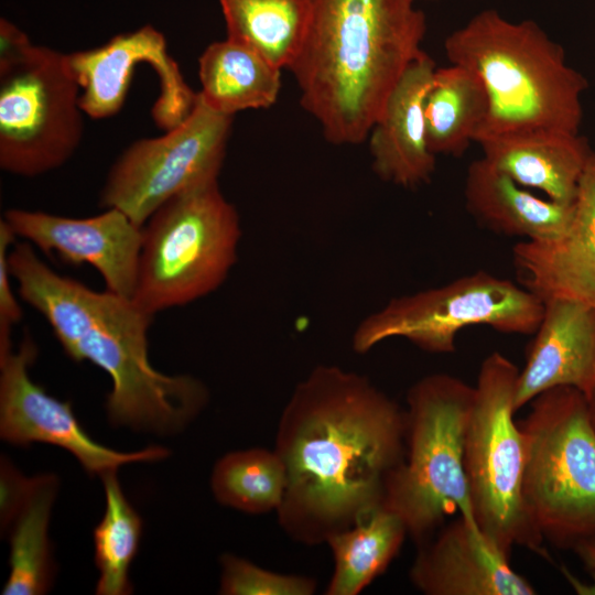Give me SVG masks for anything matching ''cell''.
<instances>
[{"instance_id": "1", "label": "cell", "mask_w": 595, "mask_h": 595, "mask_svg": "<svg viewBox=\"0 0 595 595\" xmlns=\"http://www.w3.org/2000/svg\"><path fill=\"white\" fill-rule=\"evenodd\" d=\"M405 447L407 414L391 398L357 372L315 367L279 420L274 450L286 472L279 524L313 545L366 519L383 506Z\"/></svg>"}, {"instance_id": "2", "label": "cell", "mask_w": 595, "mask_h": 595, "mask_svg": "<svg viewBox=\"0 0 595 595\" xmlns=\"http://www.w3.org/2000/svg\"><path fill=\"white\" fill-rule=\"evenodd\" d=\"M9 266L20 298L47 321L66 355L109 375L106 408L112 424L170 434L207 404L208 390L201 380L152 367L148 331L153 315L132 299L58 274L28 241L14 244Z\"/></svg>"}, {"instance_id": "3", "label": "cell", "mask_w": 595, "mask_h": 595, "mask_svg": "<svg viewBox=\"0 0 595 595\" xmlns=\"http://www.w3.org/2000/svg\"><path fill=\"white\" fill-rule=\"evenodd\" d=\"M303 47L290 67L301 105L334 144L366 140L421 50L426 22L412 0H312Z\"/></svg>"}, {"instance_id": "4", "label": "cell", "mask_w": 595, "mask_h": 595, "mask_svg": "<svg viewBox=\"0 0 595 595\" xmlns=\"http://www.w3.org/2000/svg\"><path fill=\"white\" fill-rule=\"evenodd\" d=\"M444 50L451 64L476 72L487 90L476 142L534 130L580 133L587 80L534 21L484 10L453 31Z\"/></svg>"}, {"instance_id": "5", "label": "cell", "mask_w": 595, "mask_h": 595, "mask_svg": "<svg viewBox=\"0 0 595 595\" xmlns=\"http://www.w3.org/2000/svg\"><path fill=\"white\" fill-rule=\"evenodd\" d=\"M473 400L474 387L447 374L425 376L408 391L405 456L387 479L383 507L418 545L448 515L475 520L464 469Z\"/></svg>"}, {"instance_id": "6", "label": "cell", "mask_w": 595, "mask_h": 595, "mask_svg": "<svg viewBox=\"0 0 595 595\" xmlns=\"http://www.w3.org/2000/svg\"><path fill=\"white\" fill-rule=\"evenodd\" d=\"M519 424L522 496L542 537L559 549L595 540V428L585 396L569 386L538 394Z\"/></svg>"}, {"instance_id": "7", "label": "cell", "mask_w": 595, "mask_h": 595, "mask_svg": "<svg viewBox=\"0 0 595 595\" xmlns=\"http://www.w3.org/2000/svg\"><path fill=\"white\" fill-rule=\"evenodd\" d=\"M239 215L218 181L164 203L143 226L133 301L151 315L217 290L238 256Z\"/></svg>"}, {"instance_id": "8", "label": "cell", "mask_w": 595, "mask_h": 595, "mask_svg": "<svg viewBox=\"0 0 595 595\" xmlns=\"http://www.w3.org/2000/svg\"><path fill=\"white\" fill-rule=\"evenodd\" d=\"M519 369L498 351L482 363L464 444L474 519L505 553L515 545L539 552L542 537L523 501V436L513 420Z\"/></svg>"}, {"instance_id": "9", "label": "cell", "mask_w": 595, "mask_h": 595, "mask_svg": "<svg viewBox=\"0 0 595 595\" xmlns=\"http://www.w3.org/2000/svg\"><path fill=\"white\" fill-rule=\"evenodd\" d=\"M542 313L543 302L529 290L479 271L391 299L357 325L351 344L356 353L365 354L386 339L401 337L428 353L448 354L467 326L533 334Z\"/></svg>"}, {"instance_id": "10", "label": "cell", "mask_w": 595, "mask_h": 595, "mask_svg": "<svg viewBox=\"0 0 595 595\" xmlns=\"http://www.w3.org/2000/svg\"><path fill=\"white\" fill-rule=\"evenodd\" d=\"M79 86L67 54L33 45L0 71V166L25 177L63 165L83 137Z\"/></svg>"}, {"instance_id": "11", "label": "cell", "mask_w": 595, "mask_h": 595, "mask_svg": "<svg viewBox=\"0 0 595 595\" xmlns=\"http://www.w3.org/2000/svg\"><path fill=\"white\" fill-rule=\"evenodd\" d=\"M232 116L216 111L197 93L193 109L176 127L130 144L111 165L99 204L143 227L172 197L218 181Z\"/></svg>"}, {"instance_id": "12", "label": "cell", "mask_w": 595, "mask_h": 595, "mask_svg": "<svg viewBox=\"0 0 595 595\" xmlns=\"http://www.w3.org/2000/svg\"><path fill=\"white\" fill-rule=\"evenodd\" d=\"M37 355L26 337L17 350L0 349V435L6 442L26 446L34 442L71 452L89 474L117 470L121 465L165 458L169 451L150 446L118 452L91 440L79 425L68 402L48 394L35 383L29 368Z\"/></svg>"}, {"instance_id": "13", "label": "cell", "mask_w": 595, "mask_h": 595, "mask_svg": "<svg viewBox=\"0 0 595 595\" xmlns=\"http://www.w3.org/2000/svg\"><path fill=\"white\" fill-rule=\"evenodd\" d=\"M79 86V105L93 119L116 115L122 107L138 64H149L158 75L160 94L152 108L154 122L164 131L180 125L194 107L197 93L185 82L169 54L161 32L144 25L118 34L98 47L67 54Z\"/></svg>"}, {"instance_id": "14", "label": "cell", "mask_w": 595, "mask_h": 595, "mask_svg": "<svg viewBox=\"0 0 595 595\" xmlns=\"http://www.w3.org/2000/svg\"><path fill=\"white\" fill-rule=\"evenodd\" d=\"M3 219L17 237L64 263L94 267L107 290L133 299L143 227L121 210L107 208L96 216L72 218L11 208Z\"/></svg>"}, {"instance_id": "15", "label": "cell", "mask_w": 595, "mask_h": 595, "mask_svg": "<svg viewBox=\"0 0 595 595\" xmlns=\"http://www.w3.org/2000/svg\"><path fill=\"white\" fill-rule=\"evenodd\" d=\"M509 559L475 520L458 515L436 538L419 545L410 578L426 595L536 594Z\"/></svg>"}, {"instance_id": "16", "label": "cell", "mask_w": 595, "mask_h": 595, "mask_svg": "<svg viewBox=\"0 0 595 595\" xmlns=\"http://www.w3.org/2000/svg\"><path fill=\"white\" fill-rule=\"evenodd\" d=\"M523 288L542 302L571 299L595 306V158L592 153L560 236L522 240L512 250Z\"/></svg>"}, {"instance_id": "17", "label": "cell", "mask_w": 595, "mask_h": 595, "mask_svg": "<svg viewBox=\"0 0 595 595\" xmlns=\"http://www.w3.org/2000/svg\"><path fill=\"white\" fill-rule=\"evenodd\" d=\"M534 334L519 370L515 411L554 387L587 396L595 381V306L571 299L545 301Z\"/></svg>"}, {"instance_id": "18", "label": "cell", "mask_w": 595, "mask_h": 595, "mask_svg": "<svg viewBox=\"0 0 595 595\" xmlns=\"http://www.w3.org/2000/svg\"><path fill=\"white\" fill-rule=\"evenodd\" d=\"M436 67L424 52L390 91L369 137L374 172L403 187L429 183L435 154L426 139L424 104Z\"/></svg>"}, {"instance_id": "19", "label": "cell", "mask_w": 595, "mask_h": 595, "mask_svg": "<svg viewBox=\"0 0 595 595\" xmlns=\"http://www.w3.org/2000/svg\"><path fill=\"white\" fill-rule=\"evenodd\" d=\"M484 159L521 186L538 188L548 198L573 204L592 155L580 133L534 130L478 141Z\"/></svg>"}, {"instance_id": "20", "label": "cell", "mask_w": 595, "mask_h": 595, "mask_svg": "<svg viewBox=\"0 0 595 595\" xmlns=\"http://www.w3.org/2000/svg\"><path fill=\"white\" fill-rule=\"evenodd\" d=\"M464 196L468 212L482 225L524 240L556 238L573 216V204L533 195L484 158L469 164Z\"/></svg>"}, {"instance_id": "21", "label": "cell", "mask_w": 595, "mask_h": 595, "mask_svg": "<svg viewBox=\"0 0 595 595\" xmlns=\"http://www.w3.org/2000/svg\"><path fill=\"white\" fill-rule=\"evenodd\" d=\"M198 93L204 101L228 116L271 107L281 88V68L228 37L204 50L198 60Z\"/></svg>"}, {"instance_id": "22", "label": "cell", "mask_w": 595, "mask_h": 595, "mask_svg": "<svg viewBox=\"0 0 595 595\" xmlns=\"http://www.w3.org/2000/svg\"><path fill=\"white\" fill-rule=\"evenodd\" d=\"M488 110L479 75L461 65L436 68L424 104L430 150L459 156L476 140Z\"/></svg>"}, {"instance_id": "23", "label": "cell", "mask_w": 595, "mask_h": 595, "mask_svg": "<svg viewBox=\"0 0 595 595\" xmlns=\"http://www.w3.org/2000/svg\"><path fill=\"white\" fill-rule=\"evenodd\" d=\"M57 486L54 475L28 478L10 520V574L3 595H40L50 588L53 563L48 522Z\"/></svg>"}, {"instance_id": "24", "label": "cell", "mask_w": 595, "mask_h": 595, "mask_svg": "<svg viewBox=\"0 0 595 595\" xmlns=\"http://www.w3.org/2000/svg\"><path fill=\"white\" fill-rule=\"evenodd\" d=\"M219 4L228 39L290 69L310 29L312 0H219Z\"/></svg>"}, {"instance_id": "25", "label": "cell", "mask_w": 595, "mask_h": 595, "mask_svg": "<svg viewBox=\"0 0 595 595\" xmlns=\"http://www.w3.org/2000/svg\"><path fill=\"white\" fill-rule=\"evenodd\" d=\"M405 536L402 520L383 506L353 527L331 536L326 543L335 565L326 594H359L386 571Z\"/></svg>"}, {"instance_id": "26", "label": "cell", "mask_w": 595, "mask_h": 595, "mask_svg": "<svg viewBox=\"0 0 595 595\" xmlns=\"http://www.w3.org/2000/svg\"><path fill=\"white\" fill-rule=\"evenodd\" d=\"M285 487V466L275 450L255 447L227 453L212 474L215 498L248 513L277 511Z\"/></svg>"}, {"instance_id": "27", "label": "cell", "mask_w": 595, "mask_h": 595, "mask_svg": "<svg viewBox=\"0 0 595 595\" xmlns=\"http://www.w3.org/2000/svg\"><path fill=\"white\" fill-rule=\"evenodd\" d=\"M117 470L102 474L106 510L94 529L95 563L99 570L96 594L127 595L132 591L129 567L138 552L142 520L127 500Z\"/></svg>"}, {"instance_id": "28", "label": "cell", "mask_w": 595, "mask_h": 595, "mask_svg": "<svg viewBox=\"0 0 595 595\" xmlns=\"http://www.w3.org/2000/svg\"><path fill=\"white\" fill-rule=\"evenodd\" d=\"M220 594L225 595H312L316 581L301 575L264 570L231 554L221 556Z\"/></svg>"}, {"instance_id": "29", "label": "cell", "mask_w": 595, "mask_h": 595, "mask_svg": "<svg viewBox=\"0 0 595 595\" xmlns=\"http://www.w3.org/2000/svg\"><path fill=\"white\" fill-rule=\"evenodd\" d=\"M17 236L2 218L0 220V349L12 347L11 329L22 318V309L13 293L9 266L10 247Z\"/></svg>"}, {"instance_id": "30", "label": "cell", "mask_w": 595, "mask_h": 595, "mask_svg": "<svg viewBox=\"0 0 595 595\" xmlns=\"http://www.w3.org/2000/svg\"><path fill=\"white\" fill-rule=\"evenodd\" d=\"M33 44L24 32L6 19L0 21V71L20 62Z\"/></svg>"}, {"instance_id": "31", "label": "cell", "mask_w": 595, "mask_h": 595, "mask_svg": "<svg viewBox=\"0 0 595 595\" xmlns=\"http://www.w3.org/2000/svg\"><path fill=\"white\" fill-rule=\"evenodd\" d=\"M573 550L589 571H595V540L582 542Z\"/></svg>"}, {"instance_id": "32", "label": "cell", "mask_w": 595, "mask_h": 595, "mask_svg": "<svg viewBox=\"0 0 595 595\" xmlns=\"http://www.w3.org/2000/svg\"><path fill=\"white\" fill-rule=\"evenodd\" d=\"M586 398V401H587V408H588V412H589V416H591V420H592V423L595 428V381H594V385L591 389V391L588 392L587 396H585Z\"/></svg>"}, {"instance_id": "33", "label": "cell", "mask_w": 595, "mask_h": 595, "mask_svg": "<svg viewBox=\"0 0 595 595\" xmlns=\"http://www.w3.org/2000/svg\"><path fill=\"white\" fill-rule=\"evenodd\" d=\"M593 155H594V158H595V153H594V152H593Z\"/></svg>"}, {"instance_id": "34", "label": "cell", "mask_w": 595, "mask_h": 595, "mask_svg": "<svg viewBox=\"0 0 595 595\" xmlns=\"http://www.w3.org/2000/svg\"><path fill=\"white\" fill-rule=\"evenodd\" d=\"M412 1H415V0H412Z\"/></svg>"}]
</instances>
